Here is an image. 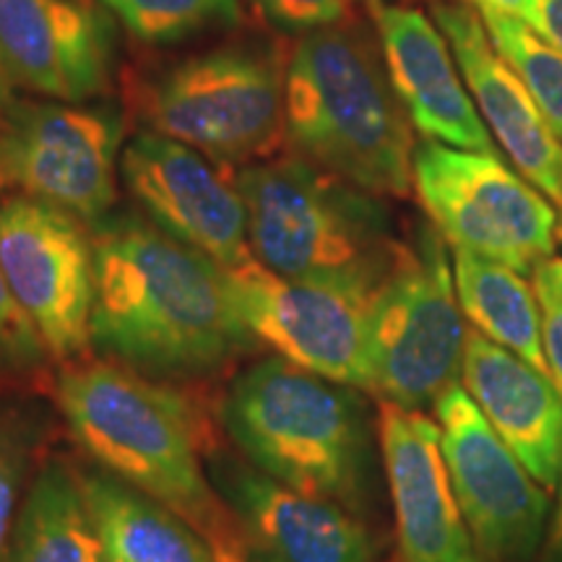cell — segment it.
<instances>
[{"mask_svg": "<svg viewBox=\"0 0 562 562\" xmlns=\"http://www.w3.org/2000/svg\"><path fill=\"white\" fill-rule=\"evenodd\" d=\"M91 349L151 381H195L256 347L222 269L136 214L91 227Z\"/></svg>", "mask_w": 562, "mask_h": 562, "instance_id": "6da1fadb", "label": "cell"}, {"mask_svg": "<svg viewBox=\"0 0 562 562\" xmlns=\"http://www.w3.org/2000/svg\"><path fill=\"white\" fill-rule=\"evenodd\" d=\"M55 398L97 467L178 513L222 562H243L232 513L206 472L201 422L172 385L110 360H79L63 368Z\"/></svg>", "mask_w": 562, "mask_h": 562, "instance_id": "7a4b0ae2", "label": "cell"}, {"mask_svg": "<svg viewBox=\"0 0 562 562\" xmlns=\"http://www.w3.org/2000/svg\"><path fill=\"white\" fill-rule=\"evenodd\" d=\"M284 138L294 157L364 193H412V123L381 45L357 26L307 32L294 45L284 68Z\"/></svg>", "mask_w": 562, "mask_h": 562, "instance_id": "3957f363", "label": "cell"}, {"mask_svg": "<svg viewBox=\"0 0 562 562\" xmlns=\"http://www.w3.org/2000/svg\"><path fill=\"white\" fill-rule=\"evenodd\" d=\"M232 446L258 472L362 513L372 484L370 412L357 389L284 357L245 368L222 398Z\"/></svg>", "mask_w": 562, "mask_h": 562, "instance_id": "277c9868", "label": "cell"}, {"mask_svg": "<svg viewBox=\"0 0 562 562\" xmlns=\"http://www.w3.org/2000/svg\"><path fill=\"white\" fill-rule=\"evenodd\" d=\"M235 186L252 258L279 277L378 286L402 256L375 195L302 157L240 167Z\"/></svg>", "mask_w": 562, "mask_h": 562, "instance_id": "5b68a950", "label": "cell"}, {"mask_svg": "<svg viewBox=\"0 0 562 562\" xmlns=\"http://www.w3.org/2000/svg\"><path fill=\"white\" fill-rule=\"evenodd\" d=\"M467 334L442 237L422 229L372 297L370 393L412 412L435 406L448 385L459 383Z\"/></svg>", "mask_w": 562, "mask_h": 562, "instance_id": "8992f818", "label": "cell"}, {"mask_svg": "<svg viewBox=\"0 0 562 562\" xmlns=\"http://www.w3.org/2000/svg\"><path fill=\"white\" fill-rule=\"evenodd\" d=\"M414 191L453 250L518 273L552 258L558 211L495 154L422 140L414 149Z\"/></svg>", "mask_w": 562, "mask_h": 562, "instance_id": "52a82bcc", "label": "cell"}, {"mask_svg": "<svg viewBox=\"0 0 562 562\" xmlns=\"http://www.w3.org/2000/svg\"><path fill=\"white\" fill-rule=\"evenodd\" d=\"M284 68L261 47L195 55L154 83L146 125L214 159L261 157L284 138Z\"/></svg>", "mask_w": 562, "mask_h": 562, "instance_id": "ba28073f", "label": "cell"}, {"mask_svg": "<svg viewBox=\"0 0 562 562\" xmlns=\"http://www.w3.org/2000/svg\"><path fill=\"white\" fill-rule=\"evenodd\" d=\"M222 279L258 344L326 381L370 391V307L383 281L368 286L286 279L256 258L222 269Z\"/></svg>", "mask_w": 562, "mask_h": 562, "instance_id": "9c48e42d", "label": "cell"}, {"mask_svg": "<svg viewBox=\"0 0 562 562\" xmlns=\"http://www.w3.org/2000/svg\"><path fill=\"white\" fill-rule=\"evenodd\" d=\"M123 149V117L108 104L11 102L0 115L9 182L89 227L110 216Z\"/></svg>", "mask_w": 562, "mask_h": 562, "instance_id": "30bf717a", "label": "cell"}, {"mask_svg": "<svg viewBox=\"0 0 562 562\" xmlns=\"http://www.w3.org/2000/svg\"><path fill=\"white\" fill-rule=\"evenodd\" d=\"M440 451L456 503L487 562H533L542 550L550 497L492 430L461 383L435 402Z\"/></svg>", "mask_w": 562, "mask_h": 562, "instance_id": "8fae6325", "label": "cell"}, {"mask_svg": "<svg viewBox=\"0 0 562 562\" xmlns=\"http://www.w3.org/2000/svg\"><path fill=\"white\" fill-rule=\"evenodd\" d=\"M0 269L53 360L79 362L91 347L94 240L81 220L32 195L0 203Z\"/></svg>", "mask_w": 562, "mask_h": 562, "instance_id": "7c38bea8", "label": "cell"}, {"mask_svg": "<svg viewBox=\"0 0 562 562\" xmlns=\"http://www.w3.org/2000/svg\"><path fill=\"white\" fill-rule=\"evenodd\" d=\"M206 472L232 513L243 562H378L360 513L302 495L220 448L206 453Z\"/></svg>", "mask_w": 562, "mask_h": 562, "instance_id": "4fadbf2b", "label": "cell"}, {"mask_svg": "<svg viewBox=\"0 0 562 562\" xmlns=\"http://www.w3.org/2000/svg\"><path fill=\"white\" fill-rule=\"evenodd\" d=\"M121 178L151 224L222 269L248 263V211L235 180L180 140L144 131L128 140Z\"/></svg>", "mask_w": 562, "mask_h": 562, "instance_id": "5bb4252c", "label": "cell"}, {"mask_svg": "<svg viewBox=\"0 0 562 562\" xmlns=\"http://www.w3.org/2000/svg\"><path fill=\"white\" fill-rule=\"evenodd\" d=\"M378 442L396 518L398 562H484L456 503L438 422L381 402Z\"/></svg>", "mask_w": 562, "mask_h": 562, "instance_id": "9a60e30c", "label": "cell"}, {"mask_svg": "<svg viewBox=\"0 0 562 562\" xmlns=\"http://www.w3.org/2000/svg\"><path fill=\"white\" fill-rule=\"evenodd\" d=\"M0 60L13 83L87 102L110 83L108 13L89 0H0Z\"/></svg>", "mask_w": 562, "mask_h": 562, "instance_id": "2e32d148", "label": "cell"}, {"mask_svg": "<svg viewBox=\"0 0 562 562\" xmlns=\"http://www.w3.org/2000/svg\"><path fill=\"white\" fill-rule=\"evenodd\" d=\"M372 16L391 87L425 140L495 154L492 133L469 94L438 24L404 3H375Z\"/></svg>", "mask_w": 562, "mask_h": 562, "instance_id": "e0dca14e", "label": "cell"}, {"mask_svg": "<svg viewBox=\"0 0 562 562\" xmlns=\"http://www.w3.org/2000/svg\"><path fill=\"white\" fill-rule=\"evenodd\" d=\"M432 16L451 45L484 125H490L513 167L562 209V140L516 70L495 50L480 13L467 3H435Z\"/></svg>", "mask_w": 562, "mask_h": 562, "instance_id": "ac0fdd59", "label": "cell"}, {"mask_svg": "<svg viewBox=\"0 0 562 562\" xmlns=\"http://www.w3.org/2000/svg\"><path fill=\"white\" fill-rule=\"evenodd\" d=\"M463 389L526 472L554 490L562 469V391L550 375L480 331L467 334Z\"/></svg>", "mask_w": 562, "mask_h": 562, "instance_id": "d6986e66", "label": "cell"}, {"mask_svg": "<svg viewBox=\"0 0 562 562\" xmlns=\"http://www.w3.org/2000/svg\"><path fill=\"white\" fill-rule=\"evenodd\" d=\"M104 562H222L214 547L178 513L104 472H79Z\"/></svg>", "mask_w": 562, "mask_h": 562, "instance_id": "ffe728a7", "label": "cell"}, {"mask_svg": "<svg viewBox=\"0 0 562 562\" xmlns=\"http://www.w3.org/2000/svg\"><path fill=\"white\" fill-rule=\"evenodd\" d=\"M9 562H104L79 469L58 456L42 461L26 484Z\"/></svg>", "mask_w": 562, "mask_h": 562, "instance_id": "44dd1931", "label": "cell"}, {"mask_svg": "<svg viewBox=\"0 0 562 562\" xmlns=\"http://www.w3.org/2000/svg\"><path fill=\"white\" fill-rule=\"evenodd\" d=\"M453 281L461 313L497 347L550 375L533 286L518 271L469 250H453Z\"/></svg>", "mask_w": 562, "mask_h": 562, "instance_id": "7402d4cb", "label": "cell"}, {"mask_svg": "<svg viewBox=\"0 0 562 562\" xmlns=\"http://www.w3.org/2000/svg\"><path fill=\"white\" fill-rule=\"evenodd\" d=\"M480 16L495 50L516 70L547 125L562 140V53L524 19L497 11H480Z\"/></svg>", "mask_w": 562, "mask_h": 562, "instance_id": "603a6c76", "label": "cell"}, {"mask_svg": "<svg viewBox=\"0 0 562 562\" xmlns=\"http://www.w3.org/2000/svg\"><path fill=\"white\" fill-rule=\"evenodd\" d=\"M131 37L146 45H172L191 34L235 26L240 0H100Z\"/></svg>", "mask_w": 562, "mask_h": 562, "instance_id": "cb8c5ba5", "label": "cell"}, {"mask_svg": "<svg viewBox=\"0 0 562 562\" xmlns=\"http://www.w3.org/2000/svg\"><path fill=\"white\" fill-rule=\"evenodd\" d=\"M42 414L30 404L0 402V562H9L13 524L42 442Z\"/></svg>", "mask_w": 562, "mask_h": 562, "instance_id": "d4e9b609", "label": "cell"}, {"mask_svg": "<svg viewBox=\"0 0 562 562\" xmlns=\"http://www.w3.org/2000/svg\"><path fill=\"white\" fill-rule=\"evenodd\" d=\"M50 360V349L0 269V389H34Z\"/></svg>", "mask_w": 562, "mask_h": 562, "instance_id": "484cf974", "label": "cell"}, {"mask_svg": "<svg viewBox=\"0 0 562 562\" xmlns=\"http://www.w3.org/2000/svg\"><path fill=\"white\" fill-rule=\"evenodd\" d=\"M542 321V349L547 370L562 391V258H547L531 271Z\"/></svg>", "mask_w": 562, "mask_h": 562, "instance_id": "4316f807", "label": "cell"}, {"mask_svg": "<svg viewBox=\"0 0 562 562\" xmlns=\"http://www.w3.org/2000/svg\"><path fill=\"white\" fill-rule=\"evenodd\" d=\"M355 0H252L258 13L284 32H315L344 24Z\"/></svg>", "mask_w": 562, "mask_h": 562, "instance_id": "83f0119b", "label": "cell"}, {"mask_svg": "<svg viewBox=\"0 0 562 562\" xmlns=\"http://www.w3.org/2000/svg\"><path fill=\"white\" fill-rule=\"evenodd\" d=\"M521 19L562 53V0H524Z\"/></svg>", "mask_w": 562, "mask_h": 562, "instance_id": "f1b7e54d", "label": "cell"}, {"mask_svg": "<svg viewBox=\"0 0 562 562\" xmlns=\"http://www.w3.org/2000/svg\"><path fill=\"white\" fill-rule=\"evenodd\" d=\"M539 562H562V469L558 480V505H554V516L547 526L542 550H539Z\"/></svg>", "mask_w": 562, "mask_h": 562, "instance_id": "f546056e", "label": "cell"}, {"mask_svg": "<svg viewBox=\"0 0 562 562\" xmlns=\"http://www.w3.org/2000/svg\"><path fill=\"white\" fill-rule=\"evenodd\" d=\"M467 3L476 5L480 11L510 13V16H518V13H524V0H467Z\"/></svg>", "mask_w": 562, "mask_h": 562, "instance_id": "4dcf8cb0", "label": "cell"}, {"mask_svg": "<svg viewBox=\"0 0 562 562\" xmlns=\"http://www.w3.org/2000/svg\"><path fill=\"white\" fill-rule=\"evenodd\" d=\"M11 76H9V70H5V66H3V60H0V115H3V110L9 108L11 102H16L13 100V94H11Z\"/></svg>", "mask_w": 562, "mask_h": 562, "instance_id": "1f68e13d", "label": "cell"}, {"mask_svg": "<svg viewBox=\"0 0 562 562\" xmlns=\"http://www.w3.org/2000/svg\"><path fill=\"white\" fill-rule=\"evenodd\" d=\"M5 182H9V175H5V167H3V161H0V193H3Z\"/></svg>", "mask_w": 562, "mask_h": 562, "instance_id": "d6a6232c", "label": "cell"}]
</instances>
